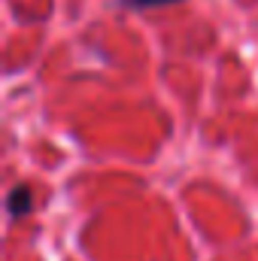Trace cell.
<instances>
[{
    "mask_svg": "<svg viewBox=\"0 0 258 261\" xmlns=\"http://www.w3.org/2000/svg\"><path fill=\"white\" fill-rule=\"evenodd\" d=\"M6 206H9L12 216H24V213H31V189H28V186L12 189V192H9V200H6Z\"/></svg>",
    "mask_w": 258,
    "mask_h": 261,
    "instance_id": "obj_1",
    "label": "cell"
},
{
    "mask_svg": "<svg viewBox=\"0 0 258 261\" xmlns=\"http://www.w3.org/2000/svg\"><path fill=\"white\" fill-rule=\"evenodd\" d=\"M131 6H164V3H173V0H128Z\"/></svg>",
    "mask_w": 258,
    "mask_h": 261,
    "instance_id": "obj_2",
    "label": "cell"
}]
</instances>
